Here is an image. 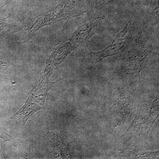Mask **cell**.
Wrapping results in <instances>:
<instances>
[{
  "label": "cell",
  "mask_w": 159,
  "mask_h": 159,
  "mask_svg": "<svg viewBox=\"0 0 159 159\" xmlns=\"http://www.w3.org/2000/svg\"><path fill=\"white\" fill-rule=\"evenodd\" d=\"M135 27L133 22H131V20H130L126 27L118 34L108 48L100 52L93 53V57L95 61L94 65L104 57L122 53L130 42L134 32L136 30Z\"/></svg>",
  "instance_id": "1"
}]
</instances>
